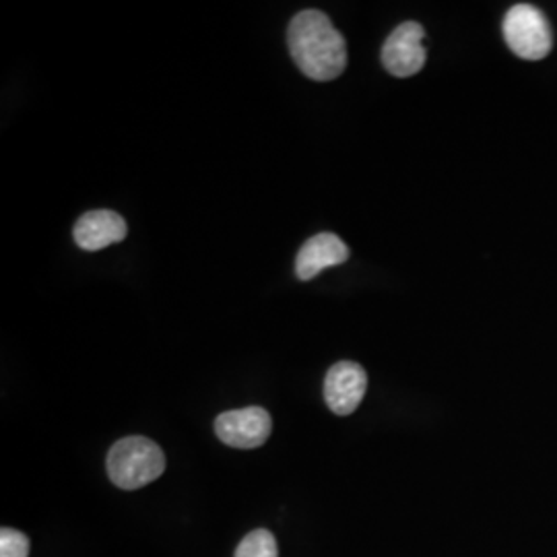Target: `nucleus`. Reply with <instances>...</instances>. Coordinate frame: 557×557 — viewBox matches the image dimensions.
Segmentation results:
<instances>
[{
  "label": "nucleus",
  "mask_w": 557,
  "mask_h": 557,
  "mask_svg": "<svg viewBox=\"0 0 557 557\" xmlns=\"http://www.w3.org/2000/svg\"><path fill=\"white\" fill-rule=\"evenodd\" d=\"M368 374L356 361H338L324 380V398L333 413L351 416L366 397Z\"/></svg>",
  "instance_id": "423d86ee"
},
{
  "label": "nucleus",
  "mask_w": 557,
  "mask_h": 557,
  "mask_svg": "<svg viewBox=\"0 0 557 557\" xmlns=\"http://www.w3.org/2000/svg\"><path fill=\"white\" fill-rule=\"evenodd\" d=\"M287 46L299 71L314 81H333L347 66V44L329 15L317 9L298 13L287 27Z\"/></svg>",
  "instance_id": "f257e3e1"
},
{
  "label": "nucleus",
  "mask_w": 557,
  "mask_h": 557,
  "mask_svg": "<svg viewBox=\"0 0 557 557\" xmlns=\"http://www.w3.org/2000/svg\"><path fill=\"white\" fill-rule=\"evenodd\" d=\"M273 432V419L262 407H246L225 411L215 419L218 438L239 450H252L262 446Z\"/></svg>",
  "instance_id": "39448f33"
},
{
  "label": "nucleus",
  "mask_w": 557,
  "mask_h": 557,
  "mask_svg": "<svg viewBox=\"0 0 557 557\" xmlns=\"http://www.w3.org/2000/svg\"><path fill=\"white\" fill-rule=\"evenodd\" d=\"M106 467L114 485L133 492L161 478L165 471V455L153 440L128 436L110 448Z\"/></svg>",
  "instance_id": "f03ea898"
},
{
  "label": "nucleus",
  "mask_w": 557,
  "mask_h": 557,
  "mask_svg": "<svg viewBox=\"0 0 557 557\" xmlns=\"http://www.w3.org/2000/svg\"><path fill=\"white\" fill-rule=\"evenodd\" d=\"M425 32L416 21L400 23L382 46V64L398 79L413 77L425 64Z\"/></svg>",
  "instance_id": "20e7f679"
},
{
  "label": "nucleus",
  "mask_w": 557,
  "mask_h": 557,
  "mask_svg": "<svg viewBox=\"0 0 557 557\" xmlns=\"http://www.w3.org/2000/svg\"><path fill=\"white\" fill-rule=\"evenodd\" d=\"M349 259V248L335 234H319L306 239L296 259V273L301 281L320 275L329 267H337Z\"/></svg>",
  "instance_id": "6e6552de"
},
{
  "label": "nucleus",
  "mask_w": 557,
  "mask_h": 557,
  "mask_svg": "<svg viewBox=\"0 0 557 557\" xmlns=\"http://www.w3.org/2000/svg\"><path fill=\"white\" fill-rule=\"evenodd\" d=\"M504 38L510 50L524 60L545 59L554 44L549 21L533 4H517L506 13Z\"/></svg>",
  "instance_id": "7ed1b4c3"
},
{
  "label": "nucleus",
  "mask_w": 557,
  "mask_h": 557,
  "mask_svg": "<svg viewBox=\"0 0 557 557\" xmlns=\"http://www.w3.org/2000/svg\"><path fill=\"white\" fill-rule=\"evenodd\" d=\"M128 227L126 221L116 211L98 209L81 215L73 227V238L77 246L87 252H98L110 244H119L126 238Z\"/></svg>",
  "instance_id": "0eeeda50"
},
{
  "label": "nucleus",
  "mask_w": 557,
  "mask_h": 557,
  "mask_svg": "<svg viewBox=\"0 0 557 557\" xmlns=\"http://www.w3.org/2000/svg\"><path fill=\"white\" fill-rule=\"evenodd\" d=\"M236 557H278L277 541L273 533L257 529L239 541Z\"/></svg>",
  "instance_id": "1a4fd4ad"
},
{
  "label": "nucleus",
  "mask_w": 557,
  "mask_h": 557,
  "mask_svg": "<svg viewBox=\"0 0 557 557\" xmlns=\"http://www.w3.org/2000/svg\"><path fill=\"white\" fill-rule=\"evenodd\" d=\"M29 556V539L21 531L2 527L0 531V557Z\"/></svg>",
  "instance_id": "9d476101"
}]
</instances>
